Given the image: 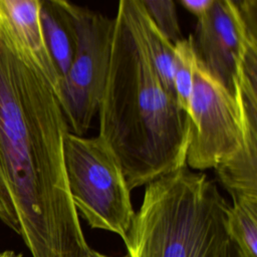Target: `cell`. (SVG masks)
Here are the masks:
<instances>
[{
	"label": "cell",
	"mask_w": 257,
	"mask_h": 257,
	"mask_svg": "<svg viewBox=\"0 0 257 257\" xmlns=\"http://www.w3.org/2000/svg\"><path fill=\"white\" fill-rule=\"evenodd\" d=\"M214 0H180V4L200 19L211 8Z\"/></svg>",
	"instance_id": "15"
},
{
	"label": "cell",
	"mask_w": 257,
	"mask_h": 257,
	"mask_svg": "<svg viewBox=\"0 0 257 257\" xmlns=\"http://www.w3.org/2000/svg\"><path fill=\"white\" fill-rule=\"evenodd\" d=\"M142 3L157 28L173 45L184 38L179 24L175 1L142 0Z\"/></svg>",
	"instance_id": "14"
},
{
	"label": "cell",
	"mask_w": 257,
	"mask_h": 257,
	"mask_svg": "<svg viewBox=\"0 0 257 257\" xmlns=\"http://www.w3.org/2000/svg\"><path fill=\"white\" fill-rule=\"evenodd\" d=\"M64 162L73 205L92 229L125 239L135 217L131 190L122 169L99 137L85 138L68 132Z\"/></svg>",
	"instance_id": "4"
},
{
	"label": "cell",
	"mask_w": 257,
	"mask_h": 257,
	"mask_svg": "<svg viewBox=\"0 0 257 257\" xmlns=\"http://www.w3.org/2000/svg\"><path fill=\"white\" fill-rule=\"evenodd\" d=\"M2 2L14 27L36 56L59 96L61 78L45 42L40 19L41 0H2Z\"/></svg>",
	"instance_id": "9"
},
{
	"label": "cell",
	"mask_w": 257,
	"mask_h": 257,
	"mask_svg": "<svg viewBox=\"0 0 257 257\" xmlns=\"http://www.w3.org/2000/svg\"><path fill=\"white\" fill-rule=\"evenodd\" d=\"M214 257H242L236 245L229 238L216 252Z\"/></svg>",
	"instance_id": "16"
},
{
	"label": "cell",
	"mask_w": 257,
	"mask_h": 257,
	"mask_svg": "<svg viewBox=\"0 0 257 257\" xmlns=\"http://www.w3.org/2000/svg\"><path fill=\"white\" fill-rule=\"evenodd\" d=\"M193 40L199 61L235 95L245 53L257 42V0H214Z\"/></svg>",
	"instance_id": "7"
},
{
	"label": "cell",
	"mask_w": 257,
	"mask_h": 257,
	"mask_svg": "<svg viewBox=\"0 0 257 257\" xmlns=\"http://www.w3.org/2000/svg\"><path fill=\"white\" fill-rule=\"evenodd\" d=\"M140 20L147 49L152 59L153 65L164 86L168 91L175 95L173 84L174 45L157 28L153 20L146 12L142 1Z\"/></svg>",
	"instance_id": "12"
},
{
	"label": "cell",
	"mask_w": 257,
	"mask_h": 257,
	"mask_svg": "<svg viewBox=\"0 0 257 257\" xmlns=\"http://www.w3.org/2000/svg\"><path fill=\"white\" fill-rule=\"evenodd\" d=\"M243 133L241 150L215 169L233 202L240 199L257 201V121L244 120Z\"/></svg>",
	"instance_id": "8"
},
{
	"label": "cell",
	"mask_w": 257,
	"mask_h": 257,
	"mask_svg": "<svg viewBox=\"0 0 257 257\" xmlns=\"http://www.w3.org/2000/svg\"><path fill=\"white\" fill-rule=\"evenodd\" d=\"M141 0H120L98 106V135L117 159L128 189L186 166L191 120L167 90L142 31Z\"/></svg>",
	"instance_id": "2"
},
{
	"label": "cell",
	"mask_w": 257,
	"mask_h": 257,
	"mask_svg": "<svg viewBox=\"0 0 257 257\" xmlns=\"http://www.w3.org/2000/svg\"><path fill=\"white\" fill-rule=\"evenodd\" d=\"M75 31V51L62 77L59 102L69 131L79 137L98 110L109 68L114 18L67 2Z\"/></svg>",
	"instance_id": "5"
},
{
	"label": "cell",
	"mask_w": 257,
	"mask_h": 257,
	"mask_svg": "<svg viewBox=\"0 0 257 257\" xmlns=\"http://www.w3.org/2000/svg\"><path fill=\"white\" fill-rule=\"evenodd\" d=\"M58 95L0 0V221L32 257H93L64 162Z\"/></svg>",
	"instance_id": "1"
},
{
	"label": "cell",
	"mask_w": 257,
	"mask_h": 257,
	"mask_svg": "<svg viewBox=\"0 0 257 257\" xmlns=\"http://www.w3.org/2000/svg\"><path fill=\"white\" fill-rule=\"evenodd\" d=\"M227 231L242 257H257V201H234L227 215Z\"/></svg>",
	"instance_id": "11"
},
{
	"label": "cell",
	"mask_w": 257,
	"mask_h": 257,
	"mask_svg": "<svg viewBox=\"0 0 257 257\" xmlns=\"http://www.w3.org/2000/svg\"><path fill=\"white\" fill-rule=\"evenodd\" d=\"M197 63L198 57L191 34L174 45V91L180 107L188 114Z\"/></svg>",
	"instance_id": "13"
},
{
	"label": "cell",
	"mask_w": 257,
	"mask_h": 257,
	"mask_svg": "<svg viewBox=\"0 0 257 257\" xmlns=\"http://www.w3.org/2000/svg\"><path fill=\"white\" fill-rule=\"evenodd\" d=\"M231 205L206 174L187 166L146 185L123 243L128 257H214L229 239Z\"/></svg>",
	"instance_id": "3"
},
{
	"label": "cell",
	"mask_w": 257,
	"mask_h": 257,
	"mask_svg": "<svg viewBox=\"0 0 257 257\" xmlns=\"http://www.w3.org/2000/svg\"><path fill=\"white\" fill-rule=\"evenodd\" d=\"M190 142L186 166L216 169L242 148L244 133L236 96L216 80L199 61L190 98Z\"/></svg>",
	"instance_id": "6"
},
{
	"label": "cell",
	"mask_w": 257,
	"mask_h": 257,
	"mask_svg": "<svg viewBox=\"0 0 257 257\" xmlns=\"http://www.w3.org/2000/svg\"><path fill=\"white\" fill-rule=\"evenodd\" d=\"M40 19L48 51L62 79L75 51V31L67 1L41 0Z\"/></svg>",
	"instance_id": "10"
},
{
	"label": "cell",
	"mask_w": 257,
	"mask_h": 257,
	"mask_svg": "<svg viewBox=\"0 0 257 257\" xmlns=\"http://www.w3.org/2000/svg\"><path fill=\"white\" fill-rule=\"evenodd\" d=\"M0 257H23L21 254H17L14 251L6 250L3 252H0Z\"/></svg>",
	"instance_id": "17"
},
{
	"label": "cell",
	"mask_w": 257,
	"mask_h": 257,
	"mask_svg": "<svg viewBox=\"0 0 257 257\" xmlns=\"http://www.w3.org/2000/svg\"><path fill=\"white\" fill-rule=\"evenodd\" d=\"M93 257H108V256H106V255H104V254H102V253H99L98 251H95V250H94Z\"/></svg>",
	"instance_id": "18"
}]
</instances>
